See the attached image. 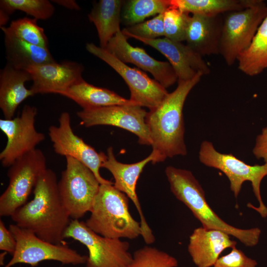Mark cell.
I'll use <instances>...</instances> for the list:
<instances>
[{"instance_id": "6da1fadb", "label": "cell", "mask_w": 267, "mask_h": 267, "mask_svg": "<svg viewBox=\"0 0 267 267\" xmlns=\"http://www.w3.org/2000/svg\"><path fill=\"white\" fill-rule=\"evenodd\" d=\"M33 193V199L12 215V221L44 241L65 244L64 234L71 218L60 199L54 171L47 169L40 177Z\"/></svg>"}, {"instance_id": "7a4b0ae2", "label": "cell", "mask_w": 267, "mask_h": 267, "mask_svg": "<svg viewBox=\"0 0 267 267\" xmlns=\"http://www.w3.org/2000/svg\"><path fill=\"white\" fill-rule=\"evenodd\" d=\"M202 76L199 73L191 80L178 81L177 88L168 93L157 107L147 112L146 123L152 151L157 155V163L167 158L187 154L183 107L189 93Z\"/></svg>"}, {"instance_id": "3957f363", "label": "cell", "mask_w": 267, "mask_h": 267, "mask_svg": "<svg viewBox=\"0 0 267 267\" xmlns=\"http://www.w3.org/2000/svg\"><path fill=\"white\" fill-rule=\"evenodd\" d=\"M165 174L173 194L190 209L202 227L223 231L246 246L258 243L261 230L258 227L237 228L221 219L208 204L203 189L190 171L169 166Z\"/></svg>"}, {"instance_id": "277c9868", "label": "cell", "mask_w": 267, "mask_h": 267, "mask_svg": "<svg viewBox=\"0 0 267 267\" xmlns=\"http://www.w3.org/2000/svg\"><path fill=\"white\" fill-rule=\"evenodd\" d=\"M113 184L100 185L90 216L85 222L91 230L104 237L135 239L141 234L140 222L129 212L128 196Z\"/></svg>"}, {"instance_id": "5b68a950", "label": "cell", "mask_w": 267, "mask_h": 267, "mask_svg": "<svg viewBox=\"0 0 267 267\" xmlns=\"http://www.w3.org/2000/svg\"><path fill=\"white\" fill-rule=\"evenodd\" d=\"M223 16L220 54L231 66L250 44L260 26L267 16V4L254 0L247 7L225 13Z\"/></svg>"}, {"instance_id": "8992f818", "label": "cell", "mask_w": 267, "mask_h": 267, "mask_svg": "<svg viewBox=\"0 0 267 267\" xmlns=\"http://www.w3.org/2000/svg\"><path fill=\"white\" fill-rule=\"evenodd\" d=\"M199 158L205 166L219 170L225 175L230 182V189L236 198L243 182L250 181L259 206H248L257 211L262 217H267V207L263 201L260 191L261 182L267 176V163L261 165H248L231 153L223 154L218 152L212 143L207 140L201 144Z\"/></svg>"}, {"instance_id": "52a82bcc", "label": "cell", "mask_w": 267, "mask_h": 267, "mask_svg": "<svg viewBox=\"0 0 267 267\" xmlns=\"http://www.w3.org/2000/svg\"><path fill=\"white\" fill-rule=\"evenodd\" d=\"M47 169L45 155L37 148L18 158L9 167L8 184L0 196L1 217H11L27 202L40 177Z\"/></svg>"}, {"instance_id": "ba28073f", "label": "cell", "mask_w": 267, "mask_h": 267, "mask_svg": "<svg viewBox=\"0 0 267 267\" xmlns=\"http://www.w3.org/2000/svg\"><path fill=\"white\" fill-rule=\"evenodd\" d=\"M8 229L16 241V248L12 257L3 267H12L25 264L34 267L45 261H54L64 265L86 264L88 257L79 254L65 244H56L44 241L33 231L15 224Z\"/></svg>"}, {"instance_id": "9c48e42d", "label": "cell", "mask_w": 267, "mask_h": 267, "mask_svg": "<svg viewBox=\"0 0 267 267\" xmlns=\"http://www.w3.org/2000/svg\"><path fill=\"white\" fill-rule=\"evenodd\" d=\"M58 188L61 201L71 218L79 220L90 212L100 187L93 173L71 157H66Z\"/></svg>"}, {"instance_id": "30bf717a", "label": "cell", "mask_w": 267, "mask_h": 267, "mask_svg": "<svg viewBox=\"0 0 267 267\" xmlns=\"http://www.w3.org/2000/svg\"><path fill=\"white\" fill-rule=\"evenodd\" d=\"M64 238H72L87 247L86 267H128L133 259L128 242L98 234L79 220L71 221Z\"/></svg>"}, {"instance_id": "8fae6325", "label": "cell", "mask_w": 267, "mask_h": 267, "mask_svg": "<svg viewBox=\"0 0 267 267\" xmlns=\"http://www.w3.org/2000/svg\"><path fill=\"white\" fill-rule=\"evenodd\" d=\"M86 48L91 54L111 67L124 79L130 92V100L141 107L152 110L157 107L168 94L166 88L144 72L132 68L93 43H87Z\"/></svg>"}, {"instance_id": "7c38bea8", "label": "cell", "mask_w": 267, "mask_h": 267, "mask_svg": "<svg viewBox=\"0 0 267 267\" xmlns=\"http://www.w3.org/2000/svg\"><path fill=\"white\" fill-rule=\"evenodd\" d=\"M37 114L35 106L25 105L19 116L0 120V129L7 137L5 146L0 153V161L3 167H9L44 140V134L35 128Z\"/></svg>"}, {"instance_id": "4fadbf2b", "label": "cell", "mask_w": 267, "mask_h": 267, "mask_svg": "<svg viewBox=\"0 0 267 267\" xmlns=\"http://www.w3.org/2000/svg\"><path fill=\"white\" fill-rule=\"evenodd\" d=\"M144 109L136 105H116L77 112L81 124L86 127L98 125L112 126L122 128L135 134L141 145H151L152 141Z\"/></svg>"}, {"instance_id": "5bb4252c", "label": "cell", "mask_w": 267, "mask_h": 267, "mask_svg": "<svg viewBox=\"0 0 267 267\" xmlns=\"http://www.w3.org/2000/svg\"><path fill=\"white\" fill-rule=\"evenodd\" d=\"M48 135L56 154L71 157L83 164L93 173L100 184L114 183L102 178L99 172L107 155L102 152H97L74 133L68 112L60 114L58 126L49 127Z\"/></svg>"}, {"instance_id": "9a60e30c", "label": "cell", "mask_w": 267, "mask_h": 267, "mask_svg": "<svg viewBox=\"0 0 267 267\" xmlns=\"http://www.w3.org/2000/svg\"><path fill=\"white\" fill-rule=\"evenodd\" d=\"M106 155L107 158L102 163L101 168L106 169L111 173L115 180L114 186L125 193L134 203L140 217L141 236L146 244H152L155 241V237L143 215L136 194V186L137 180L146 164L150 162L156 163V154L152 151L146 158L133 164H124L118 161L111 146L108 148Z\"/></svg>"}, {"instance_id": "2e32d148", "label": "cell", "mask_w": 267, "mask_h": 267, "mask_svg": "<svg viewBox=\"0 0 267 267\" xmlns=\"http://www.w3.org/2000/svg\"><path fill=\"white\" fill-rule=\"evenodd\" d=\"M105 49L122 62L132 63L149 72L166 89L178 81L176 73L169 62L157 60L143 48L132 46L122 31L109 41Z\"/></svg>"}, {"instance_id": "e0dca14e", "label": "cell", "mask_w": 267, "mask_h": 267, "mask_svg": "<svg viewBox=\"0 0 267 267\" xmlns=\"http://www.w3.org/2000/svg\"><path fill=\"white\" fill-rule=\"evenodd\" d=\"M148 45L163 54L174 69L178 81H187L201 73L203 75L210 73V68L203 56L187 44L172 41L166 38L147 39L130 36Z\"/></svg>"}, {"instance_id": "ac0fdd59", "label": "cell", "mask_w": 267, "mask_h": 267, "mask_svg": "<svg viewBox=\"0 0 267 267\" xmlns=\"http://www.w3.org/2000/svg\"><path fill=\"white\" fill-rule=\"evenodd\" d=\"M83 66L74 61H56L32 66L26 71L32 78L30 89L36 94H59L82 79Z\"/></svg>"}, {"instance_id": "d6986e66", "label": "cell", "mask_w": 267, "mask_h": 267, "mask_svg": "<svg viewBox=\"0 0 267 267\" xmlns=\"http://www.w3.org/2000/svg\"><path fill=\"white\" fill-rule=\"evenodd\" d=\"M236 244L223 231L200 227L195 228L190 235L188 251L197 267H211L223 250L232 249Z\"/></svg>"}, {"instance_id": "ffe728a7", "label": "cell", "mask_w": 267, "mask_h": 267, "mask_svg": "<svg viewBox=\"0 0 267 267\" xmlns=\"http://www.w3.org/2000/svg\"><path fill=\"white\" fill-rule=\"evenodd\" d=\"M222 15H190L186 30V44L202 56L220 54Z\"/></svg>"}, {"instance_id": "44dd1931", "label": "cell", "mask_w": 267, "mask_h": 267, "mask_svg": "<svg viewBox=\"0 0 267 267\" xmlns=\"http://www.w3.org/2000/svg\"><path fill=\"white\" fill-rule=\"evenodd\" d=\"M30 73L15 69L8 64L0 72V108L4 119L13 118L18 106L28 97L34 95L25 86L31 81Z\"/></svg>"}, {"instance_id": "7402d4cb", "label": "cell", "mask_w": 267, "mask_h": 267, "mask_svg": "<svg viewBox=\"0 0 267 267\" xmlns=\"http://www.w3.org/2000/svg\"><path fill=\"white\" fill-rule=\"evenodd\" d=\"M59 94L78 104L83 109L116 105H137L116 92L90 84L82 79Z\"/></svg>"}, {"instance_id": "603a6c76", "label": "cell", "mask_w": 267, "mask_h": 267, "mask_svg": "<svg viewBox=\"0 0 267 267\" xmlns=\"http://www.w3.org/2000/svg\"><path fill=\"white\" fill-rule=\"evenodd\" d=\"M6 64L20 70L56 61L48 48L28 43L14 36L4 34Z\"/></svg>"}, {"instance_id": "cb8c5ba5", "label": "cell", "mask_w": 267, "mask_h": 267, "mask_svg": "<svg viewBox=\"0 0 267 267\" xmlns=\"http://www.w3.org/2000/svg\"><path fill=\"white\" fill-rule=\"evenodd\" d=\"M121 0H100L88 14L89 20L95 25L100 46L105 48L109 41L119 31L121 21Z\"/></svg>"}, {"instance_id": "d4e9b609", "label": "cell", "mask_w": 267, "mask_h": 267, "mask_svg": "<svg viewBox=\"0 0 267 267\" xmlns=\"http://www.w3.org/2000/svg\"><path fill=\"white\" fill-rule=\"evenodd\" d=\"M239 69L249 76L267 69V16L258 28L249 46L237 58Z\"/></svg>"}, {"instance_id": "484cf974", "label": "cell", "mask_w": 267, "mask_h": 267, "mask_svg": "<svg viewBox=\"0 0 267 267\" xmlns=\"http://www.w3.org/2000/svg\"><path fill=\"white\" fill-rule=\"evenodd\" d=\"M171 6L192 14L215 16L239 10L254 0H170Z\"/></svg>"}, {"instance_id": "4316f807", "label": "cell", "mask_w": 267, "mask_h": 267, "mask_svg": "<svg viewBox=\"0 0 267 267\" xmlns=\"http://www.w3.org/2000/svg\"><path fill=\"white\" fill-rule=\"evenodd\" d=\"M171 6L170 0H130L124 5L121 19L130 26L147 17L164 13Z\"/></svg>"}, {"instance_id": "83f0119b", "label": "cell", "mask_w": 267, "mask_h": 267, "mask_svg": "<svg viewBox=\"0 0 267 267\" xmlns=\"http://www.w3.org/2000/svg\"><path fill=\"white\" fill-rule=\"evenodd\" d=\"M37 20L25 17L11 21L8 27H0L4 34L17 38L30 44L48 48V41L44 29Z\"/></svg>"}, {"instance_id": "f1b7e54d", "label": "cell", "mask_w": 267, "mask_h": 267, "mask_svg": "<svg viewBox=\"0 0 267 267\" xmlns=\"http://www.w3.org/2000/svg\"><path fill=\"white\" fill-rule=\"evenodd\" d=\"M19 10L37 20H46L54 14L55 8L48 0H1L0 12L9 17Z\"/></svg>"}, {"instance_id": "f546056e", "label": "cell", "mask_w": 267, "mask_h": 267, "mask_svg": "<svg viewBox=\"0 0 267 267\" xmlns=\"http://www.w3.org/2000/svg\"><path fill=\"white\" fill-rule=\"evenodd\" d=\"M177 260L165 252L145 246L136 250L128 267H177Z\"/></svg>"}, {"instance_id": "4dcf8cb0", "label": "cell", "mask_w": 267, "mask_h": 267, "mask_svg": "<svg viewBox=\"0 0 267 267\" xmlns=\"http://www.w3.org/2000/svg\"><path fill=\"white\" fill-rule=\"evenodd\" d=\"M190 16L189 13L177 8H168L164 12L165 37L175 42L185 41Z\"/></svg>"}, {"instance_id": "1f68e13d", "label": "cell", "mask_w": 267, "mask_h": 267, "mask_svg": "<svg viewBox=\"0 0 267 267\" xmlns=\"http://www.w3.org/2000/svg\"><path fill=\"white\" fill-rule=\"evenodd\" d=\"M164 13H160L152 19L123 29V34L127 37L135 36L155 39L164 36Z\"/></svg>"}, {"instance_id": "d6a6232c", "label": "cell", "mask_w": 267, "mask_h": 267, "mask_svg": "<svg viewBox=\"0 0 267 267\" xmlns=\"http://www.w3.org/2000/svg\"><path fill=\"white\" fill-rule=\"evenodd\" d=\"M257 262L235 247L230 253L217 260L213 267H256Z\"/></svg>"}, {"instance_id": "836d02e7", "label": "cell", "mask_w": 267, "mask_h": 267, "mask_svg": "<svg viewBox=\"0 0 267 267\" xmlns=\"http://www.w3.org/2000/svg\"><path fill=\"white\" fill-rule=\"evenodd\" d=\"M16 241L2 220H0V250L13 255L16 248Z\"/></svg>"}, {"instance_id": "e575fe53", "label": "cell", "mask_w": 267, "mask_h": 267, "mask_svg": "<svg viewBox=\"0 0 267 267\" xmlns=\"http://www.w3.org/2000/svg\"><path fill=\"white\" fill-rule=\"evenodd\" d=\"M253 153L257 159H263L267 163V126L257 136Z\"/></svg>"}, {"instance_id": "d590c367", "label": "cell", "mask_w": 267, "mask_h": 267, "mask_svg": "<svg viewBox=\"0 0 267 267\" xmlns=\"http://www.w3.org/2000/svg\"><path fill=\"white\" fill-rule=\"evenodd\" d=\"M52 1L71 10H79L80 9V6L74 0H54Z\"/></svg>"}, {"instance_id": "8d00e7d4", "label": "cell", "mask_w": 267, "mask_h": 267, "mask_svg": "<svg viewBox=\"0 0 267 267\" xmlns=\"http://www.w3.org/2000/svg\"><path fill=\"white\" fill-rule=\"evenodd\" d=\"M7 252H4L1 253L0 254V266H3L4 265V258H5V256H6V255L7 254Z\"/></svg>"}]
</instances>
